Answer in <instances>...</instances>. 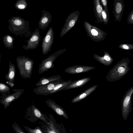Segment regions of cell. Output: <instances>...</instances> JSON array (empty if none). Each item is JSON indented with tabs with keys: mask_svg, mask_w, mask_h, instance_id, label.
Masks as SVG:
<instances>
[{
	"mask_svg": "<svg viewBox=\"0 0 133 133\" xmlns=\"http://www.w3.org/2000/svg\"><path fill=\"white\" fill-rule=\"evenodd\" d=\"M130 59L128 58L122 59L115 65L107 74L106 79L109 82L118 81L125 76L130 69Z\"/></svg>",
	"mask_w": 133,
	"mask_h": 133,
	"instance_id": "obj_1",
	"label": "cell"
},
{
	"mask_svg": "<svg viewBox=\"0 0 133 133\" xmlns=\"http://www.w3.org/2000/svg\"><path fill=\"white\" fill-rule=\"evenodd\" d=\"M8 22L9 24L8 29L13 34L19 35L30 33L29 22L19 16H12Z\"/></svg>",
	"mask_w": 133,
	"mask_h": 133,
	"instance_id": "obj_2",
	"label": "cell"
},
{
	"mask_svg": "<svg viewBox=\"0 0 133 133\" xmlns=\"http://www.w3.org/2000/svg\"><path fill=\"white\" fill-rule=\"evenodd\" d=\"M16 60L21 76L25 79L30 78L32 74L33 61L25 56H18Z\"/></svg>",
	"mask_w": 133,
	"mask_h": 133,
	"instance_id": "obj_3",
	"label": "cell"
},
{
	"mask_svg": "<svg viewBox=\"0 0 133 133\" xmlns=\"http://www.w3.org/2000/svg\"><path fill=\"white\" fill-rule=\"evenodd\" d=\"M84 26L87 36L93 41L98 42L103 41L107 34L106 32L92 26L86 21H84Z\"/></svg>",
	"mask_w": 133,
	"mask_h": 133,
	"instance_id": "obj_4",
	"label": "cell"
},
{
	"mask_svg": "<svg viewBox=\"0 0 133 133\" xmlns=\"http://www.w3.org/2000/svg\"><path fill=\"white\" fill-rule=\"evenodd\" d=\"M133 93V87H131L126 91L121 102L122 116L125 121L133 109L131 99Z\"/></svg>",
	"mask_w": 133,
	"mask_h": 133,
	"instance_id": "obj_5",
	"label": "cell"
},
{
	"mask_svg": "<svg viewBox=\"0 0 133 133\" xmlns=\"http://www.w3.org/2000/svg\"><path fill=\"white\" fill-rule=\"evenodd\" d=\"M66 50L65 48L59 50L42 60L39 65L38 70V74H41L53 68L55 65L53 62L59 56L65 52Z\"/></svg>",
	"mask_w": 133,
	"mask_h": 133,
	"instance_id": "obj_6",
	"label": "cell"
},
{
	"mask_svg": "<svg viewBox=\"0 0 133 133\" xmlns=\"http://www.w3.org/2000/svg\"><path fill=\"white\" fill-rule=\"evenodd\" d=\"M25 118L32 122L40 119L46 125L49 126L50 125L44 115L34 104L27 109Z\"/></svg>",
	"mask_w": 133,
	"mask_h": 133,
	"instance_id": "obj_7",
	"label": "cell"
},
{
	"mask_svg": "<svg viewBox=\"0 0 133 133\" xmlns=\"http://www.w3.org/2000/svg\"><path fill=\"white\" fill-rule=\"evenodd\" d=\"M80 14L79 11L76 10L71 13L68 15L61 30L60 37L63 36L74 27L78 19Z\"/></svg>",
	"mask_w": 133,
	"mask_h": 133,
	"instance_id": "obj_8",
	"label": "cell"
},
{
	"mask_svg": "<svg viewBox=\"0 0 133 133\" xmlns=\"http://www.w3.org/2000/svg\"><path fill=\"white\" fill-rule=\"evenodd\" d=\"M12 91L14 92L8 95L6 93L1 94L2 95L0 96V103L4 105L5 110L10 106L12 102L19 98L25 90L23 89H14Z\"/></svg>",
	"mask_w": 133,
	"mask_h": 133,
	"instance_id": "obj_9",
	"label": "cell"
},
{
	"mask_svg": "<svg viewBox=\"0 0 133 133\" xmlns=\"http://www.w3.org/2000/svg\"><path fill=\"white\" fill-rule=\"evenodd\" d=\"M62 80V79H61L37 86V87L34 89L33 92L37 95L48 96L56 85Z\"/></svg>",
	"mask_w": 133,
	"mask_h": 133,
	"instance_id": "obj_10",
	"label": "cell"
},
{
	"mask_svg": "<svg viewBox=\"0 0 133 133\" xmlns=\"http://www.w3.org/2000/svg\"><path fill=\"white\" fill-rule=\"evenodd\" d=\"M54 34L53 29L51 27L44 37L42 43L43 54L44 55L50 51L54 43Z\"/></svg>",
	"mask_w": 133,
	"mask_h": 133,
	"instance_id": "obj_11",
	"label": "cell"
},
{
	"mask_svg": "<svg viewBox=\"0 0 133 133\" xmlns=\"http://www.w3.org/2000/svg\"><path fill=\"white\" fill-rule=\"evenodd\" d=\"M41 39L39 30L37 28L31 33L29 39L26 41L27 45H24L22 47L25 50L35 49L38 45Z\"/></svg>",
	"mask_w": 133,
	"mask_h": 133,
	"instance_id": "obj_12",
	"label": "cell"
},
{
	"mask_svg": "<svg viewBox=\"0 0 133 133\" xmlns=\"http://www.w3.org/2000/svg\"><path fill=\"white\" fill-rule=\"evenodd\" d=\"M113 12L115 21H121L124 9V4L123 0H114Z\"/></svg>",
	"mask_w": 133,
	"mask_h": 133,
	"instance_id": "obj_13",
	"label": "cell"
},
{
	"mask_svg": "<svg viewBox=\"0 0 133 133\" xmlns=\"http://www.w3.org/2000/svg\"><path fill=\"white\" fill-rule=\"evenodd\" d=\"M95 68V67L82 65H75L65 69L64 71L70 74H75L88 71Z\"/></svg>",
	"mask_w": 133,
	"mask_h": 133,
	"instance_id": "obj_14",
	"label": "cell"
},
{
	"mask_svg": "<svg viewBox=\"0 0 133 133\" xmlns=\"http://www.w3.org/2000/svg\"><path fill=\"white\" fill-rule=\"evenodd\" d=\"M45 102L48 107L52 109L57 114L62 116L66 119L69 118L68 114L64 110L54 101L49 99L46 100Z\"/></svg>",
	"mask_w": 133,
	"mask_h": 133,
	"instance_id": "obj_15",
	"label": "cell"
},
{
	"mask_svg": "<svg viewBox=\"0 0 133 133\" xmlns=\"http://www.w3.org/2000/svg\"><path fill=\"white\" fill-rule=\"evenodd\" d=\"M41 14L42 17L38 22L39 29L44 30L51 22L52 19L51 15L47 11L43 10Z\"/></svg>",
	"mask_w": 133,
	"mask_h": 133,
	"instance_id": "obj_16",
	"label": "cell"
},
{
	"mask_svg": "<svg viewBox=\"0 0 133 133\" xmlns=\"http://www.w3.org/2000/svg\"><path fill=\"white\" fill-rule=\"evenodd\" d=\"M16 74V68L14 64L11 61L9 62L8 72L5 75L6 83L10 86L12 87L14 85V82Z\"/></svg>",
	"mask_w": 133,
	"mask_h": 133,
	"instance_id": "obj_17",
	"label": "cell"
},
{
	"mask_svg": "<svg viewBox=\"0 0 133 133\" xmlns=\"http://www.w3.org/2000/svg\"><path fill=\"white\" fill-rule=\"evenodd\" d=\"M103 56H101L96 54H94V58L101 63L106 66L110 65L113 62V59L107 51H104Z\"/></svg>",
	"mask_w": 133,
	"mask_h": 133,
	"instance_id": "obj_18",
	"label": "cell"
},
{
	"mask_svg": "<svg viewBox=\"0 0 133 133\" xmlns=\"http://www.w3.org/2000/svg\"><path fill=\"white\" fill-rule=\"evenodd\" d=\"M98 87L97 85H95L90 87L74 98L72 99L71 102L74 103L81 101L83 99L91 94L93 92L96 90Z\"/></svg>",
	"mask_w": 133,
	"mask_h": 133,
	"instance_id": "obj_19",
	"label": "cell"
},
{
	"mask_svg": "<svg viewBox=\"0 0 133 133\" xmlns=\"http://www.w3.org/2000/svg\"><path fill=\"white\" fill-rule=\"evenodd\" d=\"M94 11L97 23L103 22L102 12L103 9L100 0H93Z\"/></svg>",
	"mask_w": 133,
	"mask_h": 133,
	"instance_id": "obj_20",
	"label": "cell"
},
{
	"mask_svg": "<svg viewBox=\"0 0 133 133\" xmlns=\"http://www.w3.org/2000/svg\"><path fill=\"white\" fill-rule=\"evenodd\" d=\"M90 77H86L80 79L71 81L65 89V90L80 87L89 82Z\"/></svg>",
	"mask_w": 133,
	"mask_h": 133,
	"instance_id": "obj_21",
	"label": "cell"
},
{
	"mask_svg": "<svg viewBox=\"0 0 133 133\" xmlns=\"http://www.w3.org/2000/svg\"><path fill=\"white\" fill-rule=\"evenodd\" d=\"M62 78L61 76L59 75L52 76L47 78L45 77H43L40 79L38 82L36 83L35 86H37L42 85Z\"/></svg>",
	"mask_w": 133,
	"mask_h": 133,
	"instance_id": "obj_22",
	"label": "cell"
},
{
	"mask_svg": "<svg viewBox=\"0 0 133 133\" xmlns=\"http://www.w3.org/2000/svg\"><path fill=\"white\" fill-rule=\"evenodd\" d=\"M15 40L12 36L8 34L3 37L2 40L5 47L10 49L13 47V42Z\"/></svg>",
	"mask_w": 133,
	"mask_h": 133,
	"instance_id": "obj_23",
	"label": "cell"
},
{
	"mask_svg": "<svg viewBox=\"0 0 133 133\" xmlns=\"http://www.w3.org/2000/svg\"><path fill=\"white\" fill-rule=\"evenodd\" d=\"M28 6V3L25 0H18L15 4V8L18 10L25 9Z\"/></svg>",
	"mask_w": 133,
	"mask_h": 133,
	"instance_id": "obj_24",
	"label": "cell"
},
{
	"mask_svg": "<svg viewBox=\"0 0 133 133\" xmlns=\"http://www.w3.org/2000/svg\"><path fill=\"white\" fill-rule=\"evenodd\" d=\"M102 16L103 22L105 25L107 24L109 21V12L103 8L102 12Z\"/></svg>",
	"mask_w": 133,
	"mask_h": 133,
	"instance_id": "obj_25",
	"label": "cell"
},
{
	"mask_svg": "<svg viewBox=\"0 0 133 133\" xmlns=\"http://www.w3.org/2000/svg\"><path fill=\"white\" fill-rule=\"evenodd\" d=\"M10 88L5 84L0 82V93L1 94L4 93H10Z\"/></svg>",
	"mask_w": 133,
	"mask_h": 133,
	"instance_id": "obj_26",
	"label": "cell"
},
{
	"mask_svg": "<svg viewBox=\"0 0 133 133\" xmlns=\"http://www.w3.org/2000/svg\"><path fill=\"white\" fill-rule=\"evenodd\" d=\"M23 126L29 133H42L43 132L39 126H38L34 129H33L25 126L23 125Z\"/></svg>",
	"mask_w": 133,
	"mask_h": 133,
	"instance_id": "obj_27",
	"label": "cell"
},
{
	"mask_svg": "<svg viewBox=\"0 0 133 133\" xmlns=\"http://www.w3.org/2000/svg\"><path fill=\"white\" fill-rule=\"evenodd\" d=\"M12 128L15 131L16 133H25L20 127L15 122H14L12 124Z\"/></svg>",
	"mask_w": 133,
	"mask_h": 133,
	"instance_id": "obj_28",
	"label": "cell"
},
{
	"mask_svg": "<svg viewBox=\"0 0 133 133\" xmlns=\"http://www.w3.org/2000/svg\"><path fill=\"white\" fill-rule=\"evenodd\" d=\"M118 47L122 49L130 50L133 49V45L127 44H122L119 45Z\"/></svg>",
	"mask_w": 133,
	"mask_h": 133,
	"instance_id": "obj_29",
	"label": "cell"
},
{
	"mask_svg": "<svg viewBox=\"0 0 133 133\" xmlns=\"http://www.w3.org/2000/svg\"><path fill=\"white\" fill-rule=\"evenodd\" d=\"M127 22L128 24H133V10H132L129 14L127 19Z\"/></svg>",
	"mask_w": 133,
	"mask_h": 133,
	"instance_id": "obj_30",
	"label": "cell"
},
{
	"mask_svg": "<svg viewBox=\"0 0 133 133\" xmlns=\"http://www.w3.org/2000/svg\"><path fill=\"white\" fill-rule=\"evenodd\" d=\"M101 1L102 5L103 7V8L107 11H108V0H101Z\"/></svg>",
	"mask_w": 133,
	"mask_h": 133,
	"instance_id": "obj_31",
	"label": "cell"
},
{
	"mask_svg": "<svg viewBox=\"0 0 133 133\" xmlns=\"http://www.w3.org/2000/svg\"><path fill=\"white\" fill-rule=\"evenodd\" d=\"M1 54H0V63L1 61Z\"/></svg>",
	"mask_w": 133,
	"mask_h": 133,
	"instance_id": "obj_32",
	"label": "cell"
},
{
	"mask_svg": "<svg viewBox=\"0 0 133 133\" xmlns=\"http://www.w3.org/2000/svg\"></svg>",
	"mask_w": 133,
	"mask_h": 133,
	"instance_id": "obj_33",
	"label": "cell"
}]
</instances>
